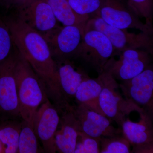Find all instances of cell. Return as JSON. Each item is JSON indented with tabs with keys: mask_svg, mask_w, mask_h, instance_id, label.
I'll list each match as a JSON object with an SVG mask.
<instances>
[{
	"mask_svg": "<svg viewBox=\"0 0 153 153\" xmlns=\"http://www.w3.org/2000/svg\"><path fill=\"white\" fill-rule=\"evenodd\" d=\"M51 7L57 22L63 26H75L85 30L88 16H79L76 14L67 0H47Z\"/></svg>",
	"mask_w": 153,
	"mask_h": 153,
	"instance_id": "18",
	"label": "cell"
},
{
	"mask_svg": "<svg viewBox=\"0 0 153 153\" xmlns=\"http://www.w3.org/2000/svg\"><path fill=\"white\" fill-rule=\"evenodd\" d=\"M120 88L125 98L153 115V70L149 66L128 80L121 81Z\"/></svg>",
	"mask_w": 153,
	"mask_h": 153,
	"instance_id": "8",
	"label": "cell"
},
{
	"mask_svg": "<svg viewBox=\"0 0 153 153\" xmlns=\"http://www.w3.org/2000/svg\"><path fill=\"white\" fill-rule=\"evenodd\" d=\"M100 152V139L79 132L74 153H99Z\"/></svg>",
	"mask_w": 153,
	"mask_h": 153,
	"instance_id": "23",
	"label": "cell"
},
{
	"mask_svg": "<svg viewBox=\"0 0 153 153\" xmlns=\"http://www.w3.org/2000/svg\"><path fill=\"white\" fill-rule=\"evenodd\" d=\"M60 123L55 135L56 151L61 153H74L78 134V121L70 104L62 110Z\"/></svg>",
	"mask_w": 153,
	"mask_h": 153,
	"instance_id": "15",
	"label": "cell"
},
{
	"mask_svg": "<svg viewBox=\"0 0 153 153\" xmlns=\"http://www.w3.org/2000/svg\"><path fill=\"white\" fill-rule=\"evenodd\" d=\"M3 149L2 146L1 144V142H0V153H3Z\"/></svg>",
	"mask_w": 153,
	"mask_h": 153,
	"instance_id": "27",
	"label": "cell"
},
{
	"mask_svg": "<svg viewBox=\"0 0 153 153\" xmlns=\"http://www.w3.org/2000/svg\"><path fill=\"white\" fill-rule=\"evenodd\" d=\"M100 153H131V146L122 134L100 139Z\"/></svg>",
	"mask_w": 153,
	"mask_h": 153,
	"instance_id": "21",
	"label": "cell"
},
{
	"mask_svg": "<svg viewBox=\"0 0 153 153\" xmlns=\"http://www.w3.org/2000/svg\"><path fill=\"white\" fill-rule=\"evenodd\" d=\"M98 75L102 85L99 104L103 114L111 120L114 121L120 127L131 112L137 111L139 114L146 111L123 96L119 84L109 73L103 71Z\"/></svg>",
	"mask_w": 153,
	"mask_h": 153,
	"instance_id": "3",
	"label": "cell"
},
{
	"mask_svg": "<svg viewBox=\"0 0 153 153\" xmlns=\"http://www.w3.org/2000/svg\"><path fill=\"white\" fill-rule=\"evenodd\" d=\"M127 4L136 15L145 19V23L152 26L153 0H128Z\"/></svg>",
	"mask_w": 153,
	"mask_h": 153,
	"instance_id": "24",
	"label": "cell"
},
{
	"mask_svg": "<svg viewBox=\"0 0 153 153\" xmlns=\"http://www.w3.org/2000/svg\"><path fill=\"white\" fill-rule=\"evenodd\" d=\"M60 120L58 110L52 105L48 99L36 111L33 121L34 131L46 153L57 152L55 135Z\"/></svg>",
	"mask_w": 153,
	"mask_h": 153,
	"instance_id": "13",
	"label": "cell"
},
{
	"mask_svg": "<svg viewBox=\"0 0 153 153\" xmlns=\"http://www.w3.org/2000/svg\"><path fill=\"white\" fill-rule=\"evenodd\" d=\"M151 54L143 49H128L120 54L116 60L112 57L108 61L103 71H107L116 80H128L141 73L150 66Z\"/></svg>",
	"mask_w": 153,
	"mask_h": 153,
	"instance_id": "7",
	"label": "cell"
},
{
	"mask_svg": "<svg viewBox=\"0 0 153 153\" xmlns=\"http://www.w3.org/2000/svg\"><path fill=\"white\" fill-rule=\"evenodd\" d=\"M16 51L0 64V114L11 117H21L14 72Z\"/></svg>",
	"mask_w": 153,
	"mask_h": 153,
	"instance_id": "11",
	"label": "cell"
},
{
	"mask_svg": "<svg viewBox=\"0 0 153 153\" xmlns=\"http://www.w3.org/2000/svg\"><path fill=\"white\" fill-rule=\"evenodd\" d=\"M115 55L114 48L106 36L99 31L88 30L84 31L75 57L82 59L99 74Z\"/></svg>",
	"mask_w": 153,
	"mask_h": 153,
	"instance_id": "5",
	"label": "cell"
},
{
	"mask_svg": "<svg viewBox=\"0 0 153 153\" xmlns=\"http://www.w3.org/2000/svg\"><path fill=\"white\" fill-rule=\"evenodd\" d=\"M102 87V82L99 75L96 78H91L88 76L78 86L74 99L77 105H82L104 115L99 104Z\"/></svg>",
	"mask_w": 153,
	"mask_h": 153,
	"instance_id": "17",
	"label": "cell"
},
{
	"mask_svg": "<svg viewBox=\"0 0 153 153\" xmlns=\"http://www.w3.org/2000/svg\"><path fill=\"white\" fill-rule=\"evenodd\" d=\"M14 72L20 116L33 127L36 111L48 99L47 91L41 79L17 49Z\"/></svg>",
	"mask_w": 153,
	"mask_h": 153,
	"instance_id": "2",
	"label": "cell"
},
{
	"mask_svg": "<svg viewBox=\"0 0 153 153\" xmlns=\"http://www.w3.org/2000/svg\"><path fill=\"white\" fill-rule=\"evenodd\" d=\"M84 30L75 26H59L43 35L53 58L68 59L76 56Z\"/></svg>",
	"mask_w": 153,
	"mask_h": 153,
	"instance_id": "10",
	"label": "cell"
},
{
	"mask_svg": "<svg viewBox=\"0 0 153 153\" xmlns=\"http://www.w3.org/2000/svg\"><path fill=\"white\" fill-rule=\"evenodd\" d=\"M16 8L18 19L43 36L60 26L47 0H28Z\"/></svg>",
	"mask_w": 153,
	"mask_h": 153,
	"instance_id": "9",
	"label": "cell"
},
{
	"mask_svg": "<svg viewBox=\"0 0 153 153\" xmlns=\"http://www.w3.org/2000/svg\"><path fill=\"white\" fill-rule=\"evenodd\" d=\"M99 31L106 36L112 44L115 54L119 55L128 49H140L153 54V38L152 35L140 32L130 33L126 29L115 27L107 24L95 15L91 16L86 23L85 30Z\"/></svg>",
	"mask_w": 153,
	"mask_h": 153,
	"instance_id": "4",
	"label": "cell"
},
{
	"mask_svg": "<svg viewBox=\"0 0 153 153\" xmlns=\"http://www.w3.org/2000/svg\"><path fill=\"white\" fill-rule=\"evenodd\" d=\"M73 11L79 16L90 17L98 10L101 0H67Z\"/></svg>",
	"mask_w": 153,
	"mask_h": 153,
	"instance_id": "25",
	"label": "cell"
},
{
	"mask_svg": "<svg viewBox=\"0 0 153 153\" xmlns=\"http://www.w3.org/2000/svg\"><path fill=\"white\" fill-rule=\"evenodd\" d=\"M137 122L126 118L122 124V134L131 146V153H153V117L148 113L139 114Z\"/></svg>",
	"mask_w": 153,
	"mask_h": 153,
	"instance_id": "12",
	"label": "cell"
},
{
	"mask_svg": "<svg viewBox=\"0 0 153 153\" xmlns=\"http://www.w3.org/2000/svg\"><path fill=\"white\" fill-rule=\"evenodd\" d=\"M59 83L61 94L67 104L74 98L75 93L81 82L88 76L76 67L68 59H56Z\"/></svg>",
	"mask_w": 153,
	"mask_h": 153,
	"instance_id": "16",
	"label": "cell"
},
{
	"mask_svg": "<svg viewBox=\"0 0 153 153\" xmlns=\"http://www.w3.org/2000/svg\"><path fill=\"white\" fill-rule=\"evenodd\" d=\"M71 107L80 131L88 135L100 139L122 134L121 129L114 127L110 120L105 116L82 105L76 104Z\"/></svg>",
	"mask_w": 153,
	"mask_h": 153,
	"instance_id": "14",
	"label": "cell"
},
{
	"mask_svg": "<svg viewBox=\"0 0 153 153\" xmlns=\"http://www.w3.org/2000/svg\"><path fill=\"white\" fill-rule=\"evenodd\" d=\"M15 47L7 21L0 17V64L13 54L16 50Z\"/></svg>",
	"mask_w": 153,
	"mask_h": 153,
	"instance_id": "22",
	"label": "cell"
},
{
	"mask_svg": "<svg viewBox=\"0 0 153 153\" xmlns=\"http://www.w3.org/2000/svg\"><path fill=\"white\" fill-rule=\"evenodd\" d=\"M93 15L115 27L123 30L137 29L152 36V26L142 22L122 0H101L100 7Z\"/></svg>",
	"mask_w": 153,
	"mask_h": 153,
	"instance_id": "6",
	"label": "cell"
},
{
	"mask_svg": "<svg viewBox=\"0 0 153 153\" xmlns=\"http://www.w3.org/2000/svg\"><path fill=\"white\" fill-rule=\"evenodd\" d=\"M28 0H0V4L6 8L16 7Z\"/></svg>",
	"mask_w": 153,
	"mask_h": 153,
	"instance_id": "26",
	"label": "cell"
},
{
	"mask_svg": "<svg viewBox=\"0 0 153 153\" xmlns=\"http://www.w3.org/2000/svg\"><path fill=\"white\" fill-rule=\"evenodd\" d=\"M34 128L23 120L19 136L18 153L41 152Z\"/></svg>",
	"mask_w": 153,
	"mask_h": 153,
	"instance_id": "20",
	"label": "cell"
},
{
	"mask_svg": "<svg viewBox=\"0 0 153 153\" xmlns=\"http://www.w3.org/2000/svg\"><path fill=\"white\" fill-rule=\"evenodd\" d=\"M22 123L7 121L0 125V142L4 153H18Z\"/></svg>",
	"mask_w": 153,
	"mask_h": 153,
	"instance_id": "19",
	"label": "cell"
},
{
	"mask_svg": "<svg viewBox=\"0 0 153 153\" xmlns=\"http://www.w3.org/2000/svg\"><path fill=\"white\" fill-rule=\"evenodd\" d=\"M15 47L28 61L56 103L57 108L66 105L60 90L56 61L43 35L17 18L6 20Z\"/></svg>",
	"mask_w": 153,
	"mask_h": 153,
	"instance_id": "1",
	"label": "cell"
}]
</instances>
